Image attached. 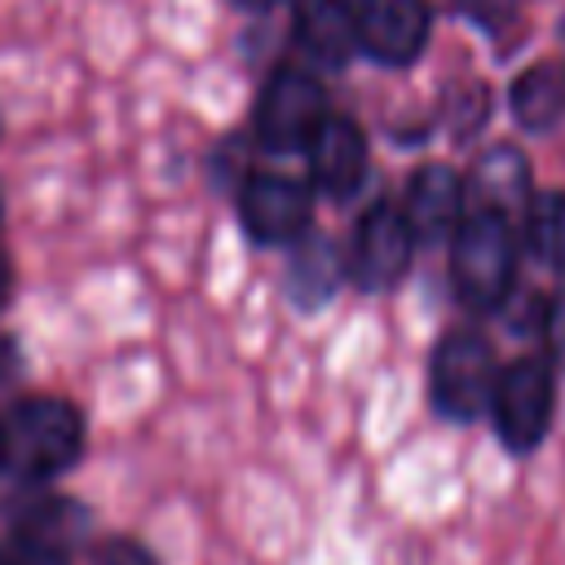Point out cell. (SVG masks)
Segmentation results:
<instances>
[{
    "label": "cell",
    "mask_w": 565,
    "mask_h": 565,
    "mask_svg": "<svg viewBox=\"0 0 565 565\" xmlns=\"http://www.w3.org/2000/svg\"><path fill=\"white\" fill-rule=\"evenodd\" d=\"M0 565H62L57 556H44V552H35V547H26V543H4L0 547Z\"/></svg>",
    "instance_id": "obj_19"
},
{
    "label": "cell",
    "mask_w": 565,
    "mask_h": 565,
    "mask_svg": "<svg viewBox=\"0 0 565 565\" xmlns=\"http://www.w3.org/2000/svg\"><path fill=\"white\" fill-rule=\"evenodd\" d=\"M512 115L521 128L543 132L565 115V66L534 62L512 79Z\"/></svg>",
    "instance_id": "obj_13"
},
{
    "label": "cell",
    "mask_w": 565,
    "mask_h": 565,
    "mask_svg": "<svg viewBox=\"0 0 565 565\" xmlns=\"http://www.w3.org/2000/svg\"><path fill=\"white\" fill-rule=\"evenodd\" d=\"M322 124H327V97L318 79L296 66L274 71L256 102V137L269 150H309Z\"/></svg>",
    "instance_id": "obj_5"
},
{
    "label": "cell",
    "mask_w": 565,
    "mask_h": 565,
    "mask_svg": "<svg viewBox=\"0 0 565 565\" xmlns=\"http://www.w3.org/2000/svg\"><path fill=\"white\" fill-rule=\"evenodd\" d=\"M79 521H84V512H79L75 503L35 499V503L18 516L13 539L26 543V547H35V552H44V556H57V561H62L66 547L75 543V534H79Z\"/></svg>",
    "instance_id": "obj_15"
},
{
    "label": "cell",
    "mask_w": 565,
    "mask_h": 565,
    "mask_svg": "<svg viewBox=\"0 0 565 565\" xmlns=\"http://www.w3.org/2000/svg\"><path fill=\"white\" fill-rule=\"evenodd\" d=\"M238 4H247V9H265V4H274V0H238Z\"/></svg>",
    "instance_id": "obj_22"
},
{
    "label": "cell",
    "mask_w": 565,
    "mask_h": 565,
    "mask_svg": "<svg viewBox=\"0 0 565 565\" xmlns=\"http://www.w3.org/2000/svg\"><path fill=\"white\" fill-rule=\"evenodd\" d=\"M525 238H530V252L547 269L565 274V190H547V194H534L530 199Z\"/></svg>",
    "instance_id": "obj_16"
},
{
    "label": "cell",
    "mask_w": 565,
    "mask_h": 565,
    "mask_svg": "<svg viewBox=\"0 0 565 565\" xmlns=\"http://www.w3.org/2000/svg\"><path fill=\"white\" fill-rule=\"evenodd\" d=\"M9 282H13V269H9V260H4V252H0V305L9 300Z\"/></svg>",
    "instance_id": "obj_21"
},
{
    "label": "cell",
    "mask_w": 565,
    "mask_h": 565,
    "mask_svg": "<svg viewBox=\"0 0 565 565\" xmlns=\"http://www.w3.org/2000/svg\"><path fill=\"white\" fill-rule=\"evenodd\" d=\"M296 44L318 66H344L358 44V4L349 0H291Z\"/></svg>",
    "instance_id": "obj_11"
},
{
    "label": "cell",
    "mask_w": 565,
    "mask_h": 565,
    "mask_svg": "<svg viewBox=\"0 0 565 565\" xmlns=\"http://www.w3.org/2000/svg\"><path fill=\"white\" fill-rule=\"evenodd\" d=\"M450 278L455 296L477 313H490L508 300L516 278V238L503 212L477 207L459 221L450 238Z\"/></svg>",
    "instance_id": "obj_2"
},
{
    "label": "cell",
    "mask_w": 565,
    "mask_h": 565,
    "mask_svg": "<svg viewBox=\"0 0 565 565\" xmlns=\"http://www.w3.org/2000/svg\"><path fill=\"white\" fill-rule=\"evenodd\" d=\"M93 565H154V556L137 539H106L93 547Z\"/></svg>",
    "instance_id": "obj_17"
},
{
    "label": "cell",
    "mask_w": 565,
    "mask_h": 565,
    "mask_svg": "<svg viewBox=\"0 0 565 565\" xmlns=\"http://www.w3.org/2000/svg\"><path fill=\"white\" fill-rule=\"evenodd\" d=\"M428 384H433V406L446 419H459V424L477 419L481 411H490L494 388H499L494 349L477 331H468V327L441 335L437 349H433Z\"/></svg>",
    "instance_id": "obj_3"
},
{
    "label": "cell",
    "mask_w": 565,
    "mask_h": 565,
    "mask_svg": "<svg viewBox=\"0 0 565 565\" xmlns=\"http://www.w3.org/2000/svg\"><path fill=\"white\" fill-rule=\"evenodd\" d=\"M411 230H415V243H441V238H455L459 221L468 216L463 212V181L455 177V168L446 163H424L411 185H406V203H402Z\"/></svg>",
    "instance_id": "obj_9"
},
{
    "label": "cell",
    "mask_w": 565,
    "mask_h": 565,
    "mask_svg": "<svg viewBox=\"0 0 565 565\" xmlns=\"http://www.w3.org/2000/svg\"><path fill=\"white\" fill-rule=\"evenodd\" d=\"M84 455V415L62 397H22L0 415V468L53 481Z\"/></svg>",
    "instance_id": "obj_1"
},
{
    "label": "cell",
    "mask_w": 565,
    "mask_h": 565,
    "mask_svg": "<svg viewBox=\"0 0 565 565\" xmlns=\"http://www.w3.org/2000/svg\"><path fill=\"white\" fill-rule=\"evenodd\" d=\"M358 44L384 62L406 66L428 44V4L424 0H358Z\"/></svg>",
    "instance_id": "obj_8"
},
{
    "label": "cell",
    "mask_w": 565,
    "mask_h": 565,
    "mask_svg": "<svg viewBox=\"0 0 565 565\" xmlns=\"http://www.w3.org/2000/svg\"><path fill=\"white\" fill-rule=\"evenodd\" d=\"M512 4H516V0H463V9L472 13V22H481V26L508 22V18H512Z\"/></svg>",
    "instance_id": "obj_18"
},
{
    "label": "cell",
    "mask_w": 565,
    "mask_h": 565,
    "mask_svg": "<svg viewBox=\"0 0 565 565\" xmlns=\"http://www.w3.org/2000/svg\"><path fill=\"white\" fill-rule=\"evenodd\" d=\"M411 252H415V230H411L406 212L393 203H375L371 212H362V221L353 230L349 274L366 291H388L411 269Z\"/></svg>",
    "instance_id": "obj_6"
},
{
    "label": "cell",
    "mask_w": 565,
    "mask_h": 565,
    "mask_svg": "<svg viewBox=\"0 0 565 565\" xmlns=\"http://www.w3.org/2000/svg\"><path fill=\"white\" fill-rule=\"evenodd\" d=\"M340 287V256L327 238H305L296 252H291V269H287V291L296 305L313 309V305H327Z\"/></svg>",
    "instance_id": "obj_14"
},
{
    "label": "cell",
    "mask_w": 565,
    "mask_h": 565,
    "mask_svg": "<svg viewBox=\"0 0 565 565\" xmlns=\"http://www.w3.org/2000/svg\"><path fill=\"white\" fill-rule=\"evenodd\" d=\"M309 177L331 199H349L362 185V177H366V137L353 119L327 115V124L309 141Z\"/></svg>",
    "instance_id": "obj_10"
},
{
    "label": "cell",
    "mask_w": 565,
    "mask_h": 565,
    "mask_svg": "<svg viewBox=\"0 0 565 565\" xmlns=\"http://www.w3.org/2000/svg\"><path fill=\"white\" fill-rule=\"evenodd\" d=\"M552 406H556V388H552V371L543 358H516L512 366L499 371L490 415L508 450L530 455L552 428Z\"/></svg>",
    "instance_id": "obj_4"
},
{
    "label": "cell",
    "mask_w": 565,
    "mask_h": 565,
    "mask_svg": "<svg viewBox=\"0 0 565 565\" xmlns=\"http://www.w3.org/2000/svg\"><path fill=\"white\" fill-rule=\"evenodd\" d=\"M309 212H313V194H309V185L296 181V177L256 172V177L243 181L238 216H243V230H247L256 243H265V247L305 238Z\"/></svg>",
    "instance_id": "obj_7"
},
{
    "label": "cell",
    "mask_w": 565,
    "mask_h": 565,
    "mask_svg": "<svg viewBox=\"0 0 565 565\" xmlns=\"http://www.w3.org/2000/svg\"><path fill=\"white\" fill-rule=\"evenodd\" d=\"M472 190H477V207H494V212H516L530 194V163L521 150L512 146H494L477 159L472 172Z\"/></svg>",
    "instance_id": "obj_12"
},
{
    "label": "cell",
    "mask_w": 565,
    "mask_h": 565,
    "mask_svg": "<svg viewBox=\"0 0 565 565\" xmlns=\"http://www.w3.org/2000/svg\"><path fill=\"white\" fill-rule=\"evenodd\" d=\"M547 322H552V344H556V349L565 353V300L556 305V313H552Z\"/></svg>",
    "instance_id": "obj_20"
}]
</instances>
